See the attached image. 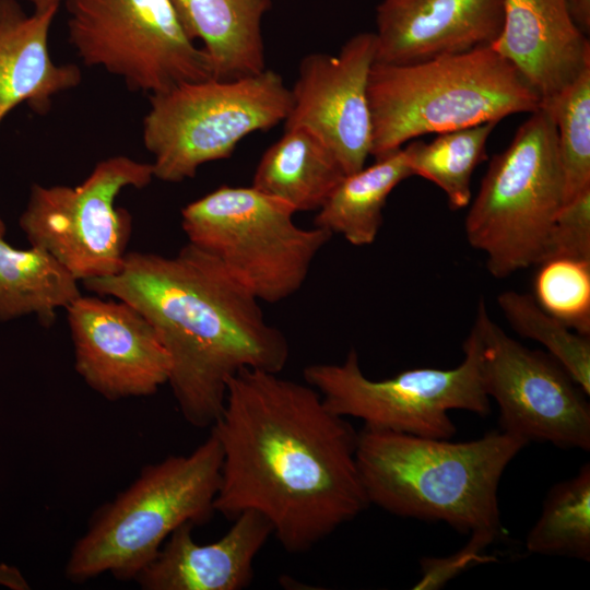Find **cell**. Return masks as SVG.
Here are the masks:
<instances>
[{
	"mask_svg": "<svg viewBox=\"0 0 590 590\" xmlns=\"http://www.w3.org/2000/svg\"><path fill=\"white\" fill-rule=\"evenodd\" d=\"M33 5V11L43 12L50 9H59L64 0H25Z\"/></svg>",
	"mask_w": 590,
	"mask_h": 590,
	"instance_id": "obj_32",
	"label": "cell"
},
{
	"mask_svg": "<svg viewBox=\"0 0 590 590\" xmlns=\"http://www.w3.org/2000/svg\"><path fill=\"white\" fill-rule=\"evenodd\" d=\"M503 23V0H380L376 60L408 64L489 46Z\"/></svg>",
	"mask_w": 590,
	"mask_h": 590,
	"instance_id": "obj_15",
	"label": "cell"
},
{
	"mask_svg": "<svg viewBox=\"0 0 590 590\" xmlns=\"http://www.w3.org/2000/svg\"><path fill=\"white\" fill-rule=\"evenodd\" d=\"M80 295L79 280L48 252L14 248L0 236V321L35 315L49 327Z\"/></svg>",
	"mask_w": 590,
	"mask_h": 590,
	"instance_id": "obj_22",
	"label": "cell"
},
{
	"mask_svg": "<svg viewBox=\"0 0 590 590\" xmlns=\"http://www.w3.org/2000/svg\"><path fill=\"white\" fill-rule=\"evenodd\" d=\"M291 93L273 70L232 80L208 78L150 95L143 143L154 178L181 182L205 163L229 157L256 131L283 122Z\"/></svg>",
	"mask_w": 590,
	"mask_h": 590,
	"instance_id": "obj_8",
	"label": "cell"
},
{
	"mask_svg": "<svg viewBox=\"0 0 590 590\" xmlns=\"http://www.w3.org/2000/svg\"><path fill=\"white\" fill-rule=\"evenodd\" d=\"M495 540L485 534H471L469 542L455 554L446 557L422 558L420 563L423 577L414 589H439L463 570L491 560L484 551Z\"/></svg>",
	"mask_w": 590,
	"mask_h": 590,
	"instance_id": "obj_29",
	"label": "cell"
},
{
	"mask_svg": "<svg viewBox=\"0 0 590 590\" xmlns=\"http://www.w3.org/2000/svg\"><path fill=\"white\" fill-rule=\"evenodd\" d=\"M553 258L590 261V188L565 202L557 212L543 261Z\"/></svg>",
	"mask_w": 590,
	"mask_h": 590,
	"instance_id": "obj_28",
	"label": "cell"
},
{
	"mask_svg": "<svg viewBox=\"0 0 590 590\" xmlns=\"http://www.w3.org/2000/svg\"><path fill=\"white\" fill-rule=\"evenodd\" d=\"M368 101L375 158L420 135L499 122L541 107L536 93L491 46L408 64L375 62Z\"/></svg>",
	"mask_w": 590,
	"mask_h": 590,
	"instance_id": "obj_4",
	"label": "cell"
},
{
	"mask_svg": "<svg viewBox=\"0 0 590 590\" xmlns=\"http://www.w3.org/2000/svg\"><path fill=\"white\" fill-rule=\"evenodd\" d=\"M74 369L109 401L154 394L170 361L156 330L133 306L80 295L67 308Z\"/></svg>",
	"mask_w": 590,
	"mask_h": 590,
	"instance_id": "obj_14",
	"label": "cell"
},
{
	"mask_svg": "<svg viewBox=\"0 0 590 590\" xmlns=\"http://www.w3.org/2000/svg\"><path fill=\"white\" fill-rule=\"evenodd\" d=\"M375 60V34L361 32L335 55L305 56L290 88L284 129L302 127L315 133L333 151L346 175L362 169L370 155L368 80Z\"/></svg>",
	"mask_w": 590,
	"mask_h": 590,
	"instance_id": "obj_13",
	"label": "cell"
},
{
	"mask_svg": "<svg viewBox=\"0 0 590 590\" xmlns=\"http://www.w3.org/2000/svg\"><path fill=\"white\" fill-rule=\"evenodd\" d=\"M333 151L306 128H286L262 154L251 186L288 203L318 211L345 176Z\"/></svg>",
	"mask_w": 590,
	"mask_h": 590,
	"instance_id": "obj_20",
	"label": "cell"
},
{
	"mask_svg": "<svg viewBox=\"0 0 590 590\" xmlns=\"http://www.w3.org/2000/svg\"><path fill=\"white\" fill-rule=\"evenodd\" d=\"M4 235H5V224L0 217V236L4 237Z\"/></svg>",
	"mask_w": 590,
	"mask_h": 590,
	"instance_id": "obj_33",
	"label": "cell"
},
{
	"mask_svg": "<svg viewBox=\"0 0 590 590\" xmlns=\"http://www.w3.org/2000/svg\"><path fill=\"white\" fill-rule=\"evenodd\" d=\"M563 204L555 121L541 106L492 157L465 217L467 239L495 279L508 278L543 261Z\"/></svg>",
	"mask_w": 590,
	"mask_h": 590,
	"instance_id": "obj_6",
	"label": "cell"
},
{
	"mask_svg": "<svg viewBox=\"0 0 590 590\" xmlns=\"http://www.w3.org/2000/svg\"><path fill=\"white\" fill-rule=\"evenodd\" d=\"M528 444L500 428L455 442L364 426L357 433L356 462L369 504L497 539L498 485Z\"/></svg>",
	"mask_w": 590,
	"mask_h": 590,
	"instance_id": "obj_3",
	"label": "cell"
},
{
	"mask_svg": "<svg viewBox=\"0 0 590 590\" xmlns=\"http://www.w3.org/2000/svg\"><path fill=\"white\" fill-rule=\"evenodd\" d=\"M82 282L151 322L169 356L167 384L193 427L211 428L219 418L231 376L244 368L280 373L290 358L286 337L266 320L260 300L189 243L172 257L127 252L116 274Z\"/></svg>",
	"mask_w": 590,
	"mask_h": 590,
	"instance_id": "obj_2",
	"label": "cell"
},
{
	"mask_svg": "<svg viewBox=\"0 0 590 590\" xmlns=\"http://www.w3.org/2000/svg\"><path fill=\"white\" fill-rule=\"evenodd\" d=\"M570 13L579 28L588 34L590 31V0H568Z\"/></svg>",
	"mask_w": 590,
	"mask_h": 590,
	"instance_id": "obj_31",
	"label": "cell"
},
{
	"mask_svg": "<svg viewBox=\"0 0 590 590\" xmlns=\"http://www.w3.org/2000/svg\"><path fill=\"white\" fill-rule=\"evenodd\" d=\"M464 358L455 368H412L373 380L364 375L351 350L341 364H310L305 382L342 417L358 418L365 427L427 438L451 439L457 432L448 412L491 413L480 371L479 341L471 329L463 343Z\"/></svg>",
	"mask_w": 590,
	"mask_h": 590,
	"instance_id": "obj_9",
	"label": "cell"
},
{
	"mask_svg": "<svg viewBox=\"0 0 590 590\" xmlns=\"http://www.w3.org/2000/svg\"><path fill=\"white\" fill-rule=\"evenodd\" d=\"M564 182V203L590 188V68L551 102Z\"/></svg>",
	"mask_w": 590,
	"mask_h": 590,
	"instance_id": "obj_26",
	"label": "cell"
},
{
	"mask_svg": "<svg viewBox=\"0 0 590 590\" xmlns=\"http://www.w3.org/2000/svg\"><path fill=\"white\" fill-rule=\"evenodd\" d=\"M217 541L199 544L194 524L185 523L166 539L135 577L143 590H243L253 579V562L272 535L270 522L247 510L233 519Z\"/></svg>",
	"mask_w": 590,
	"mask_h": 590,
	"instance_id": "obj_17",
	"label": "cell"
},
{
	"mask_svg": "<svg viewBox=\"0 0 590 590\" xmlns=\"http://www.w3.org/2000/svg\"><path fill=\"white\" fill-rule=\"evenodd\" d=\"M497 305L521 337L541 343L575 382L590 394V337L582 335L543 310L534 297L517 291L497 296Z\"/></svg>",
	"mask_w": 590,
	"mask_h": 590,
	"instance_id": "obj_25",
	"label": "cell"
},
{
	"mask_svg": "<svg viewBox=\"0 0 590 590\" xmlns=\"http://www.w3.org/2000/svg\"><path fill=\"white\" fill-rule=\"evenodd\" d=\"M411 176L402 148L375 158L374 164L341 179L317 211L314 226L341 235L354 246L373 244L389 194Z\"/></svg>",
	"mask_w": 590,
	"mask_h": 590,
	"instance_id": "obj_21",
	"label": "cell"
},
{
	"mask_svg": "<svg viewBox=\"0 0 590 590\" xmlns=\"http://www.w3.org/2000/svg\"><path fill=\"white\" fill-rule=\"evenodd\" d=\"M153 179L151 163L108 157L78 186L34 184L19 225L33 247L48 252L76 280L114 275L123 264L132 229L130 213L116 205V198Z\"/></svg>",
	"mask_w": 590,
	"mask_h": 590,
	"instance_id": "obj_10",
	"label": "cell"
},
{
	"mask_svg": "<svg viewBox=\"0 0 590 590\" xmlns=\"http://www.w3.org/2000/svg\"><path fill=\"white\" fill-rule=\"evenodd\" d=\"M286 202L257 188L221 186L181 210L188 243L219 260L260 302L300 290L332 234L303 228Z\"/></svg>",
	"mask_w": 590,
	"mask_h": 590,
	"instance_id": "obj_7",
	"label": "cell"
},
{
	"mask_svg": "<svg viewBox=\"0 0 590 590\" xmlns=\"http://www.w3.org/2000/svg\"><path fill=\"white\" fill-rule=\"evenodd\" d=\"M472 330L484 390L499 409L500 429L528 442L590 449L588 394L550 354L509 337L480 299Z\"/></svg>",
	"mask_w": 590,
	"mask_h": 590,
	"instance_id": "obj_12",
	"label": "cell"
},
{
	"mask_svg": "<svg viewBox=\"0 0 590 590\" xmlns=\"http://www.w3.org/2000/svg\"><path fill=\"white\" fill-rule=\"evenodd\" d=\"M184 28L199 39L212 78L232 80L266 68L262 21L270 0H170Z\"/></svg>",
	"mask_w": 590,
	"mask_h": 590,
	"instance_id": "obj_19",
	"label": "cell"
},
{
	"mask_svg": "<svg viewBox=\"0 0 590 590\" xmlns=\"http://www.w3.org/2000/svg\"><path fill=\"white\" fill-rule=\"evenodd\" d=\"M498 122H485L437 133L429 142L413 141L403 149L413 176L435 184L446 194L450 209L471 202V179L487 158L486 143Z\"/></svg>",
	"mask_w": 590,
	"mask_h": 590,
	"instance_id": "obj_23",
	"label": "cell"
},
{
	"mask_svg": "<svg viewBox=\"0 0 590 590\" xmlns=\"http://www.w3.org/2000/svg\"><path fill=\"white\" fill-rule=\"evenodd\" d=\"M539 266L532 295L538 305L574 331L590 337V261L553 258Z\"/></svg>",
	"mask_w": 590,
	"mask_h": 590,
	"instance_id": "obj_27",
	"label": "cell"
},
{
	"mask_svg": "<svg viewBox=\"0 0 590 590\" xmlns=\"http://www.w3.org/2000/svg\"><path fill=\"white\" fill-rule=\"evenodd\" d=\"M211 432L222 449L214 511L260 514L288 553L311 550L370 505L357 432L306 382L240 369Z\"/></svg>",
	"mask_w": 590,
	"mask_h": 590,
	"instance_id": "obj_1",
	"label": "cell"
},
{
	"mask_svg": "<svg viewBox=\"0 0 590 590\" xmlns=\"http://www.w3.org/2000/svg\"><path fill=\"white\" fill-rule=\"evenodd\" d=\"M527 551L590 560V464L556 483L526 539Z\"/></svg>",
	"mask_w": 590,
	"mask_h": 590,
	"instance_id": "obj_24",
	"label": "cell"
},
{
	"mask_svg": "<svg viewBox=\"0 0 590 590\" xmlns=\"http://www.w3.org/2000/svg\"><path fill=\"white\" fill-rule=\"evenodd\" d=\"M57 12L28 15L16 0H0V125L22 103L46 114L54 96L81 82L75 64H57L50 56L48 36Z\"/></svg>",
	"mask_w": 590,
	"mask_h": 590,
	"instance_id": "obj_18",
	"label": "cell"
},
{
	"mask_svg": "<svg viewBox=\"0 0 590 590\" xmlns=\"http://www.w3.org/2000/svg\"><path fill=\"white\" fill-rule=\"evenodd\" d=\"M541 99L551 102L590 68V42L568 0H503V23L489 45Z\"/></svg>",
	"mask_w": 590,
	"mask_h": 590,
	"instance_id": "obj_16",
	"label": "cell"
},
{
	"mask_svg": "<svg viewBox=\"0 0 590 590\" xmlns=\"http://www.w3.org/2000/svg\"><path fill=\"white\" fill-rule=\"evenodd\" d=\"M0 586L11 590H28L30 585L22 573L14 566L0 564Z\"/></svg>",
	"mask_w": 590,
	"mask_h": 590,
	"instance_id": "obj_30",
	"label": "cell"
},
{
	"mask_svg": "<svg viewBox=\"0 0 590 590\" xmlns=\"http://www.w3.org/2000/svg\"><path fill=\"white\" fill-rule=\"evenodd\" d=\"M68 34L82 61L150 95L212 78L208 57L170 0H64Z\"/></svg>",
	"mask_w": 590,
	"mask_h": 590,
	"instance_id": "obj_11",
	"label": "cell"
},
{
	"mask_svg": "<svg viewBox=\"0 0 590 590\" xmlns=\"http://www.w3.org/2000/svg\"><path fill=\"white\" fill-rule=\"evenodd\" d=\"M221 467L222 449L212 432L190 453L145 465L125 491L94 512L70 552L66 578L83 583L110 573L118 580L134 581L174 530L209 520Z\"/></svg>",
	"mask_w": 590,
	"mask_h": 590,
	"instance_id": "obj_5",
	"label": "cell"
}]
</instances>
